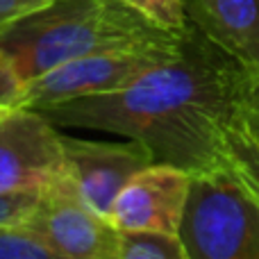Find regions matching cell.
Wrapping results in <instances>:
<instances>
[{
    "instance_id": "cell-17",
    "label": "cell",
    "mask_w": 259,
    "mask_h": 259,
    "mask_svg": "<svg viewBox=\"0 0 259 259\" xmlns=\"http://www.w3.org/2000/svg\"><path fill=\"white\" fill-rule=\"evenodd\" d=\"M48 0H0V27L39 9Z\"/></svg>"
},
{
    "instance_id": "cell-6",
    "label": "cell",
    "mask_w": 259,
    "mask_h": 259,
    "mask_svg": "<svg viewBox=\"0 0 259 259\" xmlns=\"http://www.w3.org/2000/svg\"><path fill=\"white\" fill-rule=\"evenodd\" d=\"M64 168L62 132L39 109L0 114V193L39 191Z\"/></svg>"
},
{
    "instance_id": "cell-15",
    "label": "cell",
    "mask_w": 259,
    "mask_h": 259,
    "mask_svg": "<svg viewBox=\"0 0 259 259\" xmlns=\"http://www.w3.org/2000/svg\"><path fill=\"white\" fill-rule=\"evenodd\" d=\"M39 191H9L0 193V225L25 221L34 211Z\"/></svg>"
},
{
    "instance_id": "cell-3",
    "label": "cell",
    "mask_w": 259,
    "mask_h": 259,
    "mask_svg": "<svg viewBox=\"0 0 259 259\" xmlns=\"http://www.w3.org/2000/svg\"><path fill=\"white\" fill-rule=\"evenodd\" d=\"M178 237L187 259H259V202L223 157L191 173Z\"/></svg>"
},
{
    "instance_id": "cell-5",
    "label": "cell",
    "mask_w": 259,
    "mask_h": 259,
    "mask_svg": "<svg viewBox=\"0 0 259 259\" xmlns=\"http://www.w3.org/2000/svg\"><path fill=\"white\" fill-rule=\"evenodd\" d=\"M25 221L59 259H118V230L87 202L66 168L39 189L36 207Z\"/></svg>"
},
{
    "instance_id": "cell-2",
    "label": "cell",
    "mask_w": 259,
    "mask_h": 259,
    "mask_svg": "<svg viewBox=\"0 0 259 259\" xmlns=\"http://www.w3.org/2000/svg\"><path fill=\"white\" fill-rule=\"evenodd\" d=\"M155 30L161 27L121 0H48L0 27V50L27 84L64 62Z\"/></svg>"
},
{
    "instance_id": "cell-12",
    "label": "cell",
    "mask_w": 259,
    "mask_h": 259,
    "mask_svg": "<svg viewBox=\"0 0 259 259\" xmlns=\"http://www.w3.org/2000/svg\"><path fill=\"white\" fill-rule=\"evenodd\" d=\"M0 259H59L44 234L27 221L0 225Z\"/></svg>"
},
{
    "instance_id": "cell-9",
    "label": "cell",
    "mask_w": 259,
    "mask_h": 259,
    "mask_svg": "<svg viewBox=\"0 0 259 259\" xmlns=\"http://www.w3.org/2000/svg\"><path fill=\"white\" fill-rule=\"evenodd\" d=\"M187 23L243 68H259V0H184Z\"/></svg>"
},
{
    "instance_id": "cell-7",
    "label": "cell",
    "mask_w": 259,
    "mask_h": 259,
    "mask_svg": "<svg viewBox=\"0 0 259 259\" xmlns=\"http://www.w3.org/2000/svg\"><path fill=\"white\" fill-rule=\"evenodd\" d=\"M191 173L180 166L152 161L127 180L109 211V223L121 232L152 230L178 234Z\"/></svg>"
},
{
    "instance_id": "cell-13",
    "label": "cell",
    "mask_w": 259,
    "mask_h": 259,
    "mask_svg": "<svg viewBox=\"0 0 259 259\" xmlns=\"http://www.w3.org/2000/svg\"><path fill=\"white\" fill-rule=\"evenodd\" d=\"M232 123H237L250 139L259 143V68H243L234 96Z\"/></svg>"
},
{
    "instance_id": "cell-18",
    "label": "cell",
    "mask_w": 259,
    "mask_h": 259,
    "mask_svg": "<svg viewBox=\"0 0 259 259\" xmlns=\"http://www.w3.org/2000/svg\"><path fill=\"white\" fill-rule=\"evenodd\" d=\"M5 112H7V109H0V114H5Z\"/></svg>"
},
{
    "instance_id": "cell-4",
    "label": "cell",
    "mask_w": 259,
    "mask_h": 259,
    "mask_svg": "<svg viewBox=\"0 0 259 259\" xmlns=\"http://www.w3.org/2000/svg\"><path fill=\"white\" fill-rule=\"evenodd\" d=\"M184 32L187 27L182 32L155 30L139 39L59 64L23 87L16 107L39 109L62 100L123 89L146 71L173 59L182 48Z\"/></svg>"
},
{
    "instance_id": "cell-16",
    "label": "cell",
    "mask_w": 259,
    "mask_h": 259,
    "mask_svg": "<svg viewBox=\"0 0 259 259\" xmlns=\"http://www.w3.org/2000/svg\"><path fill=\"white\" fill-rule=\"evenodd\" d=\"M23 80L14 62L5 50H0V109H16L23 94Z\"/></svg>"
},
{
    "instance_id": "cell-8",
    "label": "cell",
    "mask_w": 259,
    "mask_h": 259,
    "mask_svg": "<svg viewBox=\"0 0 259 259\" xmlns=\"http://www.w3.org/2000/svg\"><path fill=\"white\" fill-rule=\"evenodd\" d=\"M62 150L64 168L75 180L87 202L107 219L127 180L155 161L150 150L134 139L112 143L62 134Z\"/></svg>"
},
{
    "instance_id": "cell-1",
    "label": "cell",
    "mask_w": 259,
    "mask_h": 259,
    "mask_svg": "<svg viewBox=\"0 0 259 259\" xmlns=\"http://www.w3.org/2000/svg\"><path fill=\"white\" fill-rule=\"evenodd\" d=\"M243 66L187 23L173 59L123 89L39 107L57 127L121 134L143 143L152 159L196 173L221 159L225 127Z\"/></svg>"
},
{
    "instance_id": "cell-11",
    "label": "cell",
    "mask_w": 259,
    "mask_h": 259,
    "mask_svg": "<svg viewBox=\"0 0 259 259\" xmlns=\"http://www.w3.org/2000/svg\"><path fill=\"white\" fill-rule=\"evenodd\" d=\"M118 259H187V252L178 234L118 230Z\"/></svg>"
},
{
    "instance_id": "cell-10",
    "label": "cell",
    "mask_w": 259,
    "mask_h": 259,
    "mask_svg": "<svg viewBox=\"0 0 259 259\" xmlns=\"http://www.w3.org/2000/svg\"><path fill=\"white\" fill-rule=\"evenodd\" d=\"M221 157L259 202V143L248 137L237 123H230L223 134Z\"/></svg>"
},
{
    "instance_id": "cell-14",
    "label": "cell",
    "mask_w": 259,
    "mask_h": 259,
    "mask_svg": "<svg viewBox=\"0 0 259 259\" xmlns=\"http://www.w3.org/2000/svg\"><path fill=\"white\" fill-rule=\"evenodd\" d=\"M127 7L137 9L152 25L170 32H182L187 27L184 0H121Z\"/></svg>"
}]
</instances>
